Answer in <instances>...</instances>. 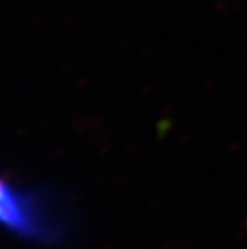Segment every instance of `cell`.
I'll return each instance as SVG.
<instances>
[{
	"label": "cell",
	"mask_w": 247,
	"mask_h": 249,
	"mask_svg": "<svg viewBox=\"0 0 247 249\" xmlns=\"http://www.w3.org/2000/svg\"><path fill=\"white\" fill-rule=\"evenodd\" d=\"M0 227L35 241H55L60 229L35 196L0 177Z\"/></svg>",
	"instance_id": "1"
}]
</instances>
